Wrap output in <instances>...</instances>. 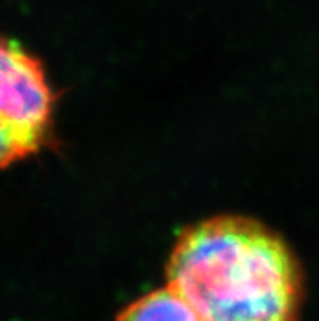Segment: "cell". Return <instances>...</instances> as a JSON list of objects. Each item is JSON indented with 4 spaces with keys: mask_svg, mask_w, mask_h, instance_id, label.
<instances>
[{
    "mask_svg": "<svg viewBox=\"0 0 319 321\" xmlns=\"http://www.w3.org/2000/svg\"><path fill=\"white\" fill-rule=\"evenodd\" d=\"M0 54V157L7 167L44 142L52 95L40 61L17 41L3 40Z\"/></svg>",
    "mask_w": 319,
    "mask_h": 321,
    "instance_id": "7a4b0ae2",
    "label": "cell"
},
{
    "mask_svg": "<svg viewBox=\"0 0 319 321\" xmlns=\"http://www.w3.org/2000/svg\"><path fill=\"white\" fill-rule=\"evenodd\" d=\"M168 285L200 321H297L293 255L260 223L217 217L187 228L168 264Z\"/></svg>",
    "mask_w": 319,
    "mask_h": 321,
    "instance_id": "6da1fadb",
    "label": "cell"
},
{
    "mask_svg": "<svg viewBox=\"0 0 319 321\" xmlns=\"http://www.w3.org/2000/svg\"><path fill=\"white\" fill-rule=\"evenodd\" d=\"M118 321H200V318L184 297L168 285L130 303Z\"/></svg>",
    "mask_w": 319,
    "mask_h": 321,
    "instance_id": "3957f363",
    "label": "cell"
}]
</instances>
